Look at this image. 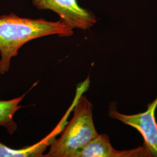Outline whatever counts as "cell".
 Segmentation results:
<instances>
[{
	"label": "cell",
	"mask_w": 157,
	"mask_h": 157,
	"mask_svg": "<svg viewBox=\"0 0 157 157\" xmlns=\"http://www.w3.org/2000/svg\"><path fill=\"white\" fill-rule=\"evenodd\" d=\"M73 34V29L61 20L50 22L44 19L23 18L13 13L1 16L0 74L8 72L12 58L29 41L50 35L69 37Z\"/></svg>",
	"instance_id": "cell-1"
},
{
	"label": "cell",
	"mask_w": 157,
	"mask_h": 157,
	"mask_svg": "<svg viewBox=\"0 0 157 157\" xmlns=\"http://www.w3.org/2000/svg\"><path fill=\"white\" fill-rule=\"evenodd\" d=\"M89 85V79L78 85L73 100V117L43 157H78L84 147L99 135L94 124L92 104L82 95Z\"/></svg>",
	"instance_id": "cell-2"
},
{
	"label": "cell",
	"mask_w": 157,
	"mask_h": 157,
	"mask_svg": "<svg viewBox=\"0 0 157 157\" xmlns=\"http://www.w3.org/2000/svg\"><path fill=\"white\" fill-rule=\"evenodd\" d=\"M38 10H50L56 13L60 20L69 27L89 30L96 22L97 19L92 12L78 6L77 0H32Z\"/></svg>",
	"instance_id": "cell-3"
},
{
	"label": "cell",
	"mask_w": 157,
	"mask_h": 157,
	"mask_svg": "<svg viewBox=\"0 0 157 157\" xmlns=\"http://www.w3.org/2000/svg\"><path fill=\"white\" fill-rule=\"evenodd\" d=\"M157 107V98L151 103L147 110L136 115H124L114 108H110L109 115L124 124L137 129L144 139V147L150 157H157V123L155 111Z\"/></svg>",
	"instance_id": "cell-4"
},
{
	"label": "cell",
	"mask_w": 157,
	"mask_h": 157,
	"mask_svg": "<svg viewBox=\"0 0 157 157\" xmlns=\"http://www.w3.org/2000/svg\"><path fill=\"white\" fill-rule=\"evenodd\" d=\"M150 157L144 146L133 150L119 151L112 147L107 135H98L82 150L78 157Z\"/></svg>",
	"instance_id": "cell-5"
},
{
	"label": "cell",
	"mask_w": 157,
	"mask_h": 157,
	"mask_svg": "<svg viewBox=\"0 0 157 157\" xmlns=\"http://www.w3.org/2000/svg\"><path fill=\"white\" fill-rule=\"evenodd\" d=\"M73 102L69 108L64 117L62 118L58 126L52 131L50 135L39 143L33 146L24 147L21 149H12L0 143V157H41L44 156V152L47 147L51 146L56 139L57 135L61 133L62 129L67 124V119L71 111L73 109Z\"/></svg>",
	"instance_id": "cell-6"
},
{
	"label": "cell",
	"mask_w": 157,
	"mask_h": 157,
	"mask_svg": "<svg viewBox=\"0 0 157 157\" xmlns=\"http://www.w3.org/2000/svg\"><path fill=\"white\" fill-rule=\"evenodd\" d=\"M26 93L16 98L0 101V126L4 127L7 132L12 135L17 130V124L13 120V115L18 109L21 108L19 104L22 101Z\"/></svg>",
	"instance_id": "cell-7"
}]
</instances>
